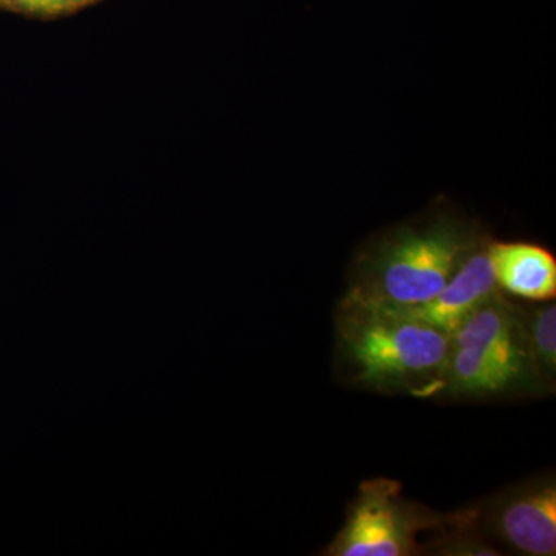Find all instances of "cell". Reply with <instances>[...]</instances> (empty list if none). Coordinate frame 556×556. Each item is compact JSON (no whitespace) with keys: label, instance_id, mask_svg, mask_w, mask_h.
I'll list each match as a JSON object with an SVG mask.
<instances>
[{"label":"cell","instance_id":"cell-1","mask_svg":"<svg viewBox=\"0 0 556 556\" xmlns=\"http://www.w3.org/2000/svg\"><path fill=\"white\" fill-rule=\"evenodd\" d=\"M485 233L453 212H437L380 233L358 252L342 300L409 308L441 292Z\"/></svg>","mask_w":556,"mask_h":556},{"label":"cell","instance_id":"cell-2","mask_svg":"<svg viewBox=\"0 0 556 556\" xmlns=\"http://www.w3.org/2000/svg\"><path fill=\"white\" fill-rule=\"evenodd\" d=\"M450 336L402 311L340 300L336 353L343 378L379 393H438Z\"/></svg>","mask_w":556,"mask_h":556},{"label":"cell","instance_id":"cell-3","mask_svg":"<svg viewBox=\"0 0 556 556\" xmlns=\"http://www.w3.org/2000/svg\"><path fill=\"white\" fill-rule=\"evenodd\" d=\"M546 390L538 376L525 311L497 292L455 334L438 393L501 397Z\"/></svg>","mask_w":556,"mask_h":556},{"label":"cell","instance_id":"cell-4","mask_svg":"<svg viewBox=\"0 0 556 556\" xmlns=\"http://www.w3.org/2000/svg\"><path fill=\"white\" fill-rule=\"evenodd\" d=\"M477 525V510L441 514L405 500L393 479L362 482L346 511L345 525L329 544V556H413L426 554L419 536L430 530Z\"/></svg>","mask_w":556,"mask_h":556},{"label":"cell","instance_id":"cell-5","mask_svg":"<svg viewBox=\"0 0 556 556\" xmlns=\"http://www.w3.org/2000/svg\"><path fill=\"white\" fill-rule=\"evenodd\" d=\"M485 529L522 555L556 554L554 477L533 478L501 493L484 514Z\"/></svg>","mask_w":556,"mask_h":556},{"label":"cell","instance_id":"cell-6","mask_svg":"<svg viewBox=\"0 0 556 556\" xmlns=\"http://www.w3.org/2000/svg\"><path fill=\"white\" fill-rule=\"evenodd\" d=\"M489 240L486 237L468 254L448 283L433 299L422 305L394 309L402 311L444 334H455L468 318L501 292L486 254Z\"/></svg>","mask_w":556,"mask_h":556},{"label":"cell","instance_id":"cell-7","mask_svg":"<svg viewBox=\"0 0 556 556\" xmlns=\"http://www.w3.org/2000/svg\"><path fill=\"white\" fill-rule=\"evenodd\" d=\"M497 288L530 302H551L556 295V258L548 249L526 241L486 244Z\"/></svg>","mask_w":556,"mask_h":556},{"label":"cell","instance_id":"cell-8","mask_svg":"<svg viewBox=\"0 0 556 556\" xmlns=\"http://www.w3.org/2000/svg\"><path fill=\"white\" fill-rule=\"evenodd\" d=\"M527 339L530 356L541 382L546 390H554L556 376V305L554 300L541 308L526 313Z\"/></svg>","mask_w":556,"mask_h":556},{"label":"cell","instance_id":"cell-9","mask_svg":"<svg viewBox=\"0 0 556 556\" xmlns=\"http://www.w3.org/2000/svg\"><path fill=\"white\" fill-rule=\"evenodd\" d=\"M10 2L28 13L56 16V14L83 9L94 0H10Z\"/></svg>","mask_w":556,"mask_h":556}]
</instances>
